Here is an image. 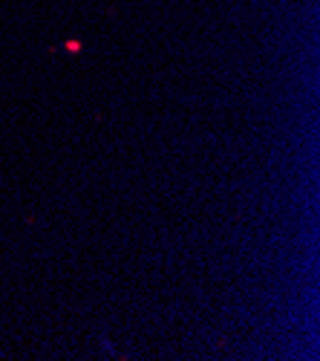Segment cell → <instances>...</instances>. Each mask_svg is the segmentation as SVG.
<instances>
[{"label": "cell", "instance_id": "1", "mask_svg": "<svg viewBox=\"0 0 320 361\" xmlns=\"http://www.w3.org/2000/svg\"><path fill=\"white\" fill-rule=\"evenodd\" d=\"M61 49H67V52H72V55H78V52H84V44H81V41H75V38H70V41H63V44H61Z\"/></svg>", "mask_w": 320, "mask_h": 361}]
</instances>
